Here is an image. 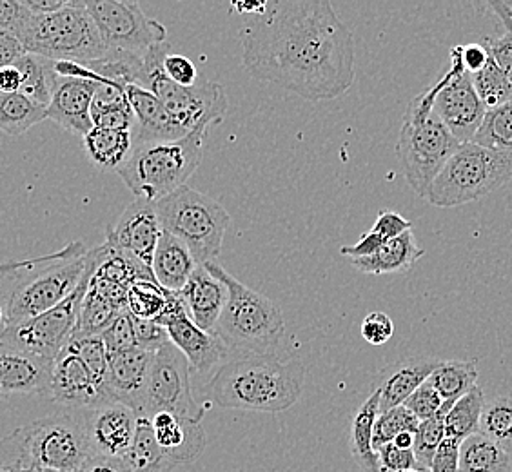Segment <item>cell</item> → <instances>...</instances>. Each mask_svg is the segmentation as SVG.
<instances>
[{
    "mask_svg": "<svg viewBox=\"0 0 512 472\" xmlns=\"http://www.w3.org/2000/svg\"><path fill=\"white\" fill-rule=\"evenodd\" d=\"M242 66L306 100L342 97L355 82V40L329 0H273L238 33Z\"/></svg>",
    "mask_w": 512,
    "mask_h": 472,
    "instance_id": "obj_1",
    "label": "cell"
},
{
    "mask_svg": "<svg viewBox=\"0 0 512 472\" xmlns=\"http://www.w3.org/2000/svg\"><path fill=\"white\" fill-rule=\"evenodd\" d=\"M91 264L84 242H69L57 253L0 267L2 329L44 315L75 293Z\"/></svg>",
    "mask_w": 512,
    "mask_h": 472,
    "instance_id": "obj_2",
    "label": "cell"
},
{
    "mask_svg": "<svg viewBox=\"0 0 512 472\" xmlns=\"http://www.w3.org/2000/svg\"><path fill=\"white\" fill-rule=\"evenodd\" d=\"M304 382L306 369L298 360L255 354L218 367L215 376L202 387V393L224 409L282 413L300 400Z\"/></svg>",
    "mask_w": 512,
    "mask_h": 472,
    "instance_id": "obj_3",
    "label": "cell"
},
{
    "mask_svg": "<svg viewBox=\"0 0 512 472\" xmlns=\"http://www.w3.org/2000/svg\"><path fill=\"white\" fill-rule=\"evenodd\" d=\"M91 456L86 409L60 407L2 440L0 472H80Z\"/></svg>",
    "mask_w": 512,
    "mask_h": 472,
    "instance_id": "obj_4",
    "label": "cell"
},
{
    "mask_svg": "<svg viewBox=\"0 0 512 472\" xmlns=\"http://www.w3.org/2000/svg\"><path fill=\"white\" fill-rule=\"evenodd\" d=\"M444 84L442 77L411 100L396 144V155L404 169L405 180L418 197H427L436 177L462 148V142L454 137L440 117L434 115V100Z\"/></svg>",
    "mask_w": 512,
    "mask_h": 472,
    "instance_id": "obj_5",
    "label": "cell"
},
{
    "mask_svg": "<svg viewBox=\"0 0 512 472\" xmlns=\"http://www.w3.org/2000/svg\"><path fill=\"white\" fill-rule=\"evenodd\" d=\"M206 269L227 287V304L218 320L215 335L224 340L229 353L238 354V358L276 354L286 335L282 309L267 296L244 286L217 262H209Z\"/></svg>",
    "mask_w": 512,
    "mask_h": 472,
    "instance_id": "obj_6",
    "label": "cell"
},
{
    "mask_svg": "<svg viewBox=\"0 0 512 472\" xmlns=\"http://www.w3.org/2000/svg\"><path fill=\"white\" fill-rule=\"evenodd\" d=\"M207 129L197 128L188 137L133 144L128 160L117 169L129 191L148 202L177 193L202 162Z\"/></svg>",
    "mask_w": 512,
    "mask_h": 472,
    "instance_id": "obj_7",
    "label": "cell"
},
{
    "mask_svg": "<svg viewBox=\"0 0 512 472\" xmlns=\"http://www.w3.org/2000/svg\"><path fill=\"white\" fill-rule=\"evenodd\" d=\"M17 37L31 55L55 62L88 66L108 53L84 0H69L64 10L51 15H33Z\"/></svg>",
    "mask_w": 512,
    "mask_h": 472,
    "instance_id": "obj_8",
    "label": "cell"
},
{
    "mask_svg": "<svg viewBox=\"0 0 512 472\" xmlns=\"http://www.w3.org/2000/svg\"><path fill=\"white\" fill-rule=\"evenodd\" d=\"M511 180L512 151L467 142L447 162L425 198L436 207L463 206L491 195Z\"/></svg>",
    "mask_w": 512,
    "mask_h": 472,
    "instance_id": "obj_9",
    "label": "cell"
},
{
    "mask_svg": "<svg viewBox=\"0 0 512 472\" xmlns=\"http://www.w3.org/2000/svg\"><path fill=\"white\" fill-rule=\"evenodd\" d=\"M155 207L162 229L189 247L198 266L215 262L231 224L222 204L193 187L184 186L155 202Z\"/></svg>",
    "mask_w": 512,
    "mask_h": 472,
    "instance_id": "obj_10",
    "label": "cell"
},
{
    "mask_svg": "<svg viewBox=\"0 0 512 472\" xmlns=\"http://www.w3.org/2000/svg\"><path fill=\"white\" fill-rule=\"evenodd\" d=\"M102 251H104L102 246L91 249L88 273L84 275L73 295L44 315L4 327L0 335V345L26 351V353L39 354L55 362L73 338L75 327L79 322L80 309L88 296L93 275L102 260Z\"/></svg>",
    "mask_w": 512,
    "mask_h": 472,
    "instance_id": "obj_11",
    "label": "cell"
},
{
    "mask_svg": "<svg viewBox=\"0 0 512 472\" xmlns=\"http://www.w3.org/2000/svg\"><path fill=\"white\" fill-rule=\"evenodd\" d=\"M168 51L169 44H162L146 53L149 89L162 100L171 117L189 133L197 128L220 124L226 117L229 106L226 89L209 80H200L191 88L171 82L162 71V60Z\"/></svg>",
    "mask_w": 512,
    "mask_h": 472,
    "instance_id": "obj_12",
    "label": "cell"
},
{
    "mask_svg": "<svg viewBox=\"0 0 512 472\" xmlns=\"http://www.w3.org/2000/svg\"><path fill=\"white\" fill-rule=\"evenodd\" d=\"M189 367L188 358L178 347L171 342L162 345L153 358L140 416L153 418L158 413H171L186 422H202L206 407L198 404L193 396Z\"/></svg>",
    "mask_w": 512,
    "mask_h": 472,
    "instance_id": "obj_13",
    "label": "cell"
},
{
    "mask_svg": "<svg viewBox=\"0 0 512 472\" xmlns=\"http://www.w3.org/2000/svg\"><path fill=\"white\" fill-rule=\"evenodd\" d=\"M86 8L108 51L146 55L153 48L166 44V26L148 17L138 2L86 0Z\"/></svg>",
    "mask_w": 512,
    "mask_h": 472,
    "instance_id": "obj_14",
    "label": "cell"
},
{
    "mask_svg": "<svg viewBox=\"0 0 512 472\" xmlns=\"http://www.w3.org/2000/svg\"><path fill=\"white\" fill-rule=\"evenodd\" d=\"M463 46L451 50V68L444 75V88L434 100V115L440 117L462 144L473 142L487 111L474 88L473 75L463 66Z\"/></svg>",
    "mask_w": 512,
    "mask_h": 472,
    "instance_id": "obj_15",
    "label": "cell"
},
{
    "mask_svg": "<svg viewBox=\"0 0 512 472\" xmlns=\"http://www.w3.org/2000/svg\"><path fill=\"white\" fill-rule=\"evenodd\" d=\"M162 235L164 229L155 202L137 198L124 209L106 240L115 249H119L120 253L153 273V258Z\"/></svg>",
    "mask_w": 512,
    "mask_h": 472,
    "instance_id": "obj_16",
    "label": "cell"
},
{
    "mask_svg": "<svg viewBox=\"0 0 512 472\" xmlns=\"http://www.w3.org/2000/svg\"><path fill=\"white\" fill-rule=\"evenodd\" d=\"M51 400L59 407L93 409L108 404L113 398L109 396L106 384L79 354L66 347L55 360Z\"/></svg>",
    "mask_w": 512,
    "mask_h": 472,
    "instance_id": "obj_17",
    "label": "cell"
},
{
    "mask_svg": "<svg viewBox=\"0 0 512 472\" xmlns=\"http://www.w3.org/2000/svg\"><path fill=\"white\" fill-rule=\"evenodd\" d=\"M86 420L93 454L126 458L131 453L140 420L137 411L111 400L108 404L86 409Z\"/></svg>",
    "mask_w": 512,
    "mask_h": 472,
    "instance_id": "obj_18",
    "label": "cell"
},
{
    "mask_svg": "<svg viewBox=\"0 0 512 472\" xmlns=\"http://www.w3.org/2000/svg\"><path fill=\"white\" fill-rule=\"evenodd\" d=\"M153 358L155 353H149L140 347L109 356L106 376L109 396L115 402L128 405L133 411H137L138 416L144 409Z\"/></svg>",
    "mask_w": 512,
    "mask_h": 472,
    "instance_id": "obj_19",
    "label": "cell"
},
{
    "mask_svg": "<svg viewBox=\"0 0 512 472\" xmlns=\"http://www.w3.org/2000/svg\"><path fill=\"white\" fill-rule=\"evenodd\" d=\"M55 362L39 354L0 345V389L10 394H40L51 398Z\"/></svg>",
    "mask_w": 512,
    "mask_h": 472,
    "instance_id": "obj_20",
    "label": "cell"
},
{
    "mask_svg": "<svg viewBox=\"0 0 512 472\" xmlns=\"http://www.w3.org/2000/svg\"><path fill=\"white\" fill-rule=\"evenodd\" d=\"M95 82L57 77L55 91L48 108V118L60 128L68 129L84 138L95 128L91 117Z\"/></svg>",
    "mask_w": 512,
    "mask_h": 472,
    "instance_id": "obj_21",
    "label": "cell"
},
{
    "mask_svg": "<svg viewBox=\"0 0 512 472\" xmlns=\"http://www.w3.org/2000/svg\"><path fill=\"white\" fill-rule=\"evenodd\" d=\"M164 327L168 329L169 342L184 353L191 369L197 373H209L231 354L220 336L200 329L189 313L169 320Z\"/></svg>",
    "mask_w": 512,
    "mask_h": 472,
    "instance_id": "obj_22",
    "label": "cell"
},
{
    "mask_svg": "<svg viewBox=\"0 0 512 472\" xmlns=\"http://www.w3.org/2000/svg\"><path fill=\"white\" fill-rule=\"evenodd\" d=\"M128 99L137 118V128L133 131L135 144L188 137L189 131L171 117L162 100L151 89L131 84L128 86Z\"/></svg>",
    "mask_w": 512,
    "mask_h": 472,
    "instance_id": "obj_23",
    "label": "cell"
},
{
    "mask_svg": "<svg viewBox=\"0 0 512 472\" xmlns=\"http://www.w3.org/2000/svg\"><path fill=\"white\" fill-rule=\"evenodd\" d=\"M442 360L438 358H407L389 365L380 374L376 389L380 391V413L405 404L431 378Z\"/></svg>",
    "mask_w": 512,
    "mask_h": 472,
    "instance_id": "obj_24",
    "label": "cell"
},
{
    "mask_svg": "<svg viewBox=\"0 0 512 472\" xmlns=\"http://www.w3.org/2000/svg\"><path fill=\"white\" fill-rule=\"evenodd\" d=\"M153 431L160 449L169 460L180 463L195 462L206 449V431L200 423L180 420L175 414L158 413L151 418Z\"/></svg>",
    "mask_w": 512,
    "mask_h": 472,
    "instance_id": "obj_25",
    "label": "cell"
},
{
    "mask_svg": "<svg viewBox=\"0 0 512 472\" xmlns=\"http://www.w3.org/2000/svg\"><path fill=\"white\" fill-rule=\"evenodd\" d=\"M180 295L188 305L191 320L207 333H215L227 304L224 282L211 275L206 266H198Z\"/></svg>",
    "mask_w": 512,
    "mask_h": 472,
    "instance_id": "obj_26",
    "label": "cell"
},
{
    "mask_svg": "<svg viewBox=\"0 0 512 472\" xmlns=\"http://www.w3.org/2000/svg\"><path fill=\"white\" fill-rule=\"evenodd\" d=\"M197 267L198 262L189 247L177 236L164 231L153 258V276L158 286L169 293H182Z\"/></svg>",
    "mask_w": 512,
    "mask_h": 472,
    "instance_id": "obj_27",
    "label": "cell"
},
{
    "mask_svg": "<svg viewBox=\"0 0 512 472\" xmlns=\"http://www.w3.org/2000/svg\"><path fill=\"white\" fill-rule=\"evenodd\" d=\"M424 255V247L416 242L413 231H407L398 238L387 240L375 255L349 262L365 275H394L409 271Z\"/></svg>",
    "mask_w": 512,
    "mask_h": 472,
    "instance_id": "obj_28",
    "label": "cell"
},
{
    "mask_svg": "<svg viewBox=\"0 0 512 472\" xmlns=\"http://www.w3.org/2000/svg\"><path fill=\"white\" fill-rule=\"evenodd\" d=\"M380 416V391L375 389L356 411L349 429V447L358 467L364 472H382L376 453L375 425Z\"/></svg>",
    "mask_w": 512,
    "mask_h": 472,
    "instance_id": "obj_29",
    "label": "cell"
},
{
    "mask_svg": "<svg viewBox=\"0 0 512 472\" xmlns=\"http://www.w3.org/2000/svg\"><path fill=\"white\" fill-rule=\"evenodd\" d=\"M133 133L117 129L93 128L84 137L89 160L100 169H117L133 151Z\"/></svg>",
    "mask_w": 512,
    "mask_h": 472,
    "instance_id": "obj_30",
    "label": "cell"
},
{
    "mask_svg": "<svg viewBox=\"0 0 512 472\" xmlns=\"http://www.w3.org/2000/svg\"><path fill=\"white\" fill-rule=\"evenodd\" d=\"M19 69L22 75V89L20 93L30 97L33 102H37L44 108H50L53 91H55V82H57V71H55V60L40 57V55H31L17 60L13 64Z\"/></svg>",
    "mask_w": 512,
    "mask_h": 472,
    "instance_id": "obj_31",
    "label": "cell"
},
{
    "mask_svg": "<svg viewBox=\"0 0 512 472\" xmlns=\"http://www.w3.org/2000/svg\"><path fill=\"white\" fill-rule=\"evenodd\" d=\"M511 453L483 434L465 438L460 447V472H509Z\"/></svg>",
    "mask_w": 512,
    "mask_h": 472,
    "instance_id": "obj_32",
    "label": "cell"
},
{
    "mask_svg": "<svg viewBox=\"0 0 512 472\" xmlns=\"http://www.w3.org/2000/svg\"><path fill=\"white\" fill-rule=\"evenodd\" d=\"M46 118L48 108L33 102L30 97L22 93H0V128L6 135H24Z\"/></svg>",
    "mask_w": 512,
    "mask_h": 472,
    "instance_id": "obj_33",
    "label": "cell"
},
{
    "mask_svg": "<svg viewBox=\"0 0 512 472\" xmlns=\"http://www.w3.org/2000/svg\"><path fill=\"white\" fill-rule=\"evenodd\" d=\"M124 460L128 463L129 472H171L173 467H177L160 449L151 418L146 416H140L137 438Z\"/></svg>",
    "mask_w": 512,
    "mask_h": 472,
    "instance_id": "obj_34",
    "label": "cell"
},
{
    "mask_svg": "<svg viewBox=\"0 0 512 472\" xmlns=\"http://www.w3.org/2000/svg\"><path fill=\"white\" fill-rule=\"evenodd\" d=\"M429 382L444 398L445 404L454 405L478 385V369L474 362L442 360Z\"/></svg>",
    "mask_w": 512,
    "mask_h": 472,
    "instance_id": "obj_35",
    "label": "cell"
},
{
    "mask_svg": "<svg viewBox=\"0 0 512 472\" xmlns=\"http://www.w3.org/2000/svg\"><path fill=\"white\" fill-rule=\"evenodd\" d=\"M485 394L480 385H476L471 393L465 394L451 407L445 418L447 438L463 442L465 438L480 434L483 409H485Z\"/></svg>",
    "mask_w": 512,
    "mask_h": 472,
    "instance_id": "obj_36",
    "label": "cell"
},
{
    "mask_svg": "<svg viewBox=\"0 0 512 472\" xmlns=\"http://www.w3.org/2000/svg\"><path fill=\"white\" fill-rule=\"evenodd\" d=\"M480 434L512 453V398L496 396L483 409Z\"/></svg>",
    "mask_w": 512,
    "mask_h": 472,
    "instance_id": "obj_37",
    "label": "cell"
},
{
    "mask_svg": "<svg viewBox=\"0 0 512 472\" xmlns=\"http://www.w3.org/2000/svg\"><path fill=\"white\" fill-rule=\"evenodd\" d=\"M451 407L453 405L445 404L442 413L436 414L431 420L420 422L418 431L414 433V456H416L422 472L431 471L434 456L447 438L445 418H447V413L451 411Z\"/></svg>",
    "mask_w": 512,
    "mask_h": 472,
    "instance_id": "obj_38",
    "label": "cell"
},
{
    "mask_svg": "<svg viewBox=\"0 0 512 472\" xmlns=\"http://www.w3.org/2000/svg\"><path fill=\"white\" fill-rule=\"evenodd\" d=\"M473 142L494 151H512V100L487 111Z\"/></svg>",
    "mask_w": 512,
    "mask_h": 472,
    "instance_id": "obj_39",
    "label": "cell"
},
{
    "mask_svg": "<svg viewBox=\"0 0 512 472\" xmlns=\"http://www.w3.org/2000/svg\"><path fill=\"white\" fill-rule=\"evenodd\" d=\"M473 82L476 93L487 109L500 108L512 100V82L491 55L485 68L474 73Z\"/></svg>",
    "mask_w": 512,
    "mask_h": 472,
    "instance_id": "obj_40",
    "label": "cell"
},
{
    "mask_svg": "<svg viewBox=\"0 0 512 472\" xmlns=\"http://www.w3.org/2000/svg\"><path fill=\"white\" fill-rule=\"evenodd\" d=\"M169 291L158 286L155 280H137L128 291L129 313L137 318L157 320L168 305Z\"/></svg>",
    "mask_w": 512,
    "mask_h": 472,
    "instance_id": "obj_41",
    "label": "cell"
},
{
    "mask_svg": "<svg viewBox=\"0 0 512 472\" xmlns=\"http://www.w3.org/2000/svg\"><path fill=\"white\" fill-rule=\"evenodd\" d=\"M418 427H420V420L404 405L380 413L376 420L375 440H373L376 451L387 443H393L394 438L400 434L416 433Z\"/></svg>",
    "mask_w": 512,
    "mask_h": 472,
    "instance_id": "obj_42",
    "label": "cell"
},
{
    "mask_svg": "<svg viewBox=\"0 0 512 472\" xmlns=\"http://www.w3.org/2000/svg\"><path fill=\"white\" fill-rule=\"evenodd\" d=\"M66 347L79 354L80 358L89 365V369L99 376L106 384L109 367V349L102 336H84V338H71Z\"/></svg>",
    "mask_w": 512,
    "mask_h": 472,
    "instance_id": "obj_43",
    "label": "cell"
},
{
    "mask_svg": "<svg viewBox=\"0 0 512 472\" xmlns=\"http://www.w3.org/2000/svg\"><path fill=\"white\" fill-rule=\"evenodd\" d=\"M100 336L104 338V342L108 345L109 354L137 349V335H135L133 315L129 313V309H124L117 316V320L109 325L108 329Z\"/></svg>",
    "mask_w": 512,
    "mask_h": 472,
    "instance_id": "obj_44",
    "label": "cell"
},
{
    "mask_svg": "<svg viewBox=\"0 0 512 472\" xmlns=\"http://www.w3.org/2000/svg\"><path fill=\"white\" fill-rule=\"evenodd\" d=\"M444 405V398L440 396V393L427 380L416 393L411 394L405 400L404 407H407L420 422H425V420L434 418L436 414L442 413Z\"/></svg>",
    "mask_w": 512,
    "mask_h": 472,
    "instance_id": "obj_45",
    "label": "cell"
},
{
    "mask_svg": "<svg viewBox=\"0 0 512 472\" xmlns=\"http://www.w3.org/2000/svg\"><path fill=\"white\" fill-rule=\"evenodd\" d=\"M162 71L171 82H175L178 86H184V88H191L200 82L197 66L193 64V60L184 55L171 53V51H168L162 60Z\"/></svg>",
    "mask_w": 512,
    "mask_h": 472,
    "instance_id": "obj_46",
    "label": "cell"
},
{
    "mask_svg": "<svg viewBox=\"0 0 512 472\" xmlns=\"http://www.w3.org/2000/svg\"><path fill=\"white\" fill-rule=\"evenodd\" d=\"M128 88L115 84V82H106V84H97L95 86V95H93V106H91V117L111 111V109L128 106Z\"/></svg>",
    "mask_w": 512,
    "mask_h": 472,
    "instance_id": "obj_47",
    "label": "cell"
},
{
    "mask_svg": "<svg viewBox=\"0 0 512 472\" xmlns=\"http://www.w3.org/2000/svg\"><path fill=\"white\" fill-rule=\"evenodd\" d=\"M133 325H135V335H137V344L140 349H146L149 353H157L162 345L168 344V329L164 325L158 324L157 320H146V318L133 316Z\"/></svg>",
    "mask_w": 512,
    "mask_h": 472,
    "instance_id": "obj_48",
    "label": "cell"
},
{
    "mask_svg": "<svg viewBox=\"0 0 512 472\" xmlns=\"http://www.w3.org/2000/svg\"><path fill=\"white\" fill-rule=\"evenodd\" d=\"M378 462H380V469L382 472H405L420 471L418 460L414 456V451H407V449H400L394 443H387L384 447H380L378 451Z\"/></svg>",
    "mask_w": 512,
    "mask_h": 472,
    "instance_id": "obj_49",
    "label": "cell"
},
{
    "mask_svg": "<svg viewBox=\"0 0 512 472\" xmlns=\"http://www.w3.org/2000/svg\"><path fill=\"white\" fill-rule=\"evenodd\" d=\"M31 17L33 13L28 10L24 0H0V31L19 35Z\"/></svg>",
    "mask_w": 512,
    "mask_h": 472,
    "instance_id": "obj_50",
    "label": "cell"
},
{
    "mask_svg": "<svg viewBox=\"0 0 512 472\" xmlns=\"http://www.w3.org/2000/svg\"><path fill=\"white\" fill-rule=\"evenodd\" d=\"M394 324L391 316L385 313H371L362 322V336L365 342L371 345H384L393 338Z\"/></svg>",
    "mask_w": 512,
    "mask_h": 472,
    "instance_id": "obj_51",
    "label": "cell"
},
{
    "mask_svg": "<svg viewBox=\"0 0 512 472\" xmlns=\"http://www.w3.org/2000/svg\"><path fill=\"white\" fill-rule=\"evenodd\" d=\"M483 48L487 50V53L496 60V64L502 68L503 73L509 77L512 82V33L511 31H505V35H502L500 39H489V37H483L482 42Z\"/></svg>",
    "mask_w": 512,
    "mask_h": 472,
    "instance_id": "obj_52",
    "label": "cell"
},
{
    "mask_svg": "<svg viewBox=\"0 0 512 472\" xmlns=\"http://www.w3.org/2000/svg\"><path fill=\"white\" fill-rule=\"evenodd\" d=\"M413 224L402 217L400 213H394V211H382L378 217H376L375 226L371 227V231L376 235L382 236L385 242L387 240H393L398 236L404 235L407 231H411Z\"/></svg>",
    "mask_w": 512,
    "mask_h": 472,
    "instance_id": "obj_53",
    "label": "cell"
},
{
    "mask_svg": "<svg viewBox=\"0 0 512 472\" xmlns=\"http://www.w3.org/2000/svg\"><path fill=\"white\" fill-rule=\"evenodd\" d=\"M460 447V440L445 438L434 456L431 472H460Z\"/></svg>",
    "mask_w": 512,
    "mask_h": 472,
    "instance_id": "obj_54",
    "label": "cell"
},
{
    "mask_svg": "<svg viewBox=\"0 0 512 472\" xmlns=\"http://www.w3.org/2000/svg\"><path fill=\"white\" fill-rule=\"evenodd\" d=\"M385 240L380 235H376L373 231H367L355 246L340 247V255L347 256L349 260L355 258H367L373 256L380 251V247L384 246Z\"/></svg>",
    "mask_w": 512,
    "mask_h": 472,
    "instance_id": "obj_55",
    "label": "cell"
},
{
    "mask_svg": "<svg viewBox=\"0 0 512 472\" xmlns=\"http://www.w3.org/2000/svg\"><path fill=\"white\" fill-rule=\"evenodd\" d=\"M26 55L28 51L17 35H13L10 31H0V66L2 68L13 66L17 60Z\"/></svg>",
    "mask_w": 512,
    "mask_h": 472,
    "instance_id": "obj_56",
    "label": "cell"
},
{
    "mask_svg": "<svg viewBox=\"0 0 512 472\" xmlns=\"http://www.w3.org/2000/svg\"><path fill=\"white\" fill-rule=\"evenodd\" d=\"M80 472H129L128 463L124 458H109L93 454Z\"/></svg>",
    "mask_w": 512,
    "mask_h": 472,
    "instance_id": "obj_57",
    "label": "cell"
},
{
    "mask_svg": "<svg viewBox=\"0 0 512 472\" xmlns=\"http://www.w3.org/2000/svg\"><path fill=\"white\" fill-rule=\"evenodd\" d=\"M463 66L474 75L478 71H482L489 60V53L483 48L482 44H471V46H463Z\"/></svg>",
    "mask_w": 512,
    "mask_h": 472,
    "instance_id": "obj_58",
    "label": "cell"
},
{
    "mask_svg": "<svg viewBox=\"0 0 512 472\" xmlns=\"http://www.w3.org/2000/svg\"><path fill=\"white\" fill-rule=\"evenodd\" d=\"M22 75L15 66L0 68V93H20Z\"/></svg>",
    "mask_w": 512,
    "mask_h": 472,
    "instance_id": "obj_59",
    "label": "cell"
},
{
    "mask_svg": "<svg viewBox=\"0 0 512 472\" xmlns=\"http://www.w3.org/2000/svg\"><path fill=\"white\" fill-rule=\"evenodd\" d=\"M69 0H24L28 10L33 15H51L57 11L64 10Z\"/></svg>",
    "mask_w": 512,
    "mask_h": 472,
    "instance_id": "obj_60",
    "label": "cell"
},
{
    "mask_svg": "<svg viewBox=\"0 0 512 472\" xmlns=\"http://www.w3.org/2000/svg\"><path fill=\"white\" fill-rule=\"evenodd\" d=\"M267 2H251V4H244V2H235L231 6V10L237 11L238 15H247V17H255V15H262L266 11Z\"/></svg>",
    "mask_w": 512,
    "mask_h": 472,
    "instance_id": "obj_61",
    "label": "cell"
},
{
    "mask_svg": "<svg viewBox=\"0 0 512 472\" xmlns=\"http://www.w3.org/2000/svg\"><path fill=\"white\" fill-rule=\"evenodd\" d=\"M394 445L400 449H407V451H414V433H404L394 438Z\"/></svg>",
    "mask_w": 512,
    "mask_h": 472,
    "instance_id": "obj_62",
    "label": "cell"
},
{
    "mask_svg": "<svg viewBox=\"0 0 512 472\" xmlns=\"http://www.w3.org/2000/svg\"><path fill=\"white\" fill-rule=\"evenodd\" d=\"M30 472H44L42 469H39V467H35V469H31Z\"/></svg>",
    "mask_w": 512,
    "mask_h": 472,
    "instance_id": "obj_63",
    "label": "cell"
},
{
    "mask_svg": "<svg viewBox=\"0 0 512 472\" xmlns=\"http://www.w3.org/2000/svg\"><path fill=\"white\" fill-rule=\"evenodd\" d=\"M405 472H422V471H418V469H414V471H405Z\"/></svg>",
    "mask_w": 512,
    "mask_h": 472,
    "instance_id": "obj_64",
    "label": "cell"
}]
</instances>
